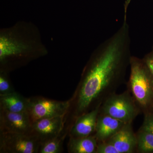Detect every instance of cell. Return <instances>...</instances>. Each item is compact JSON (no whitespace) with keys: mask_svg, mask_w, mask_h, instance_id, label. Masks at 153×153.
<instances>
[{"mask_svg":"<svg viewBox=\"0 0 153 153\" xmlns=\"http://www.w3.org/2000/svg\"><path fill=\"white\" fill-rule=\"evenodd\" d=\"M63 117L41 119L33 124V132L42 141L57 137L63 128Z\"/></svg>","mask_w":153,"mask_h":153,"instance_id":"cell-7","label":"cell"},{"mask_svg":"<svg viewBox=\"0 0 153 153\" xmlns=\"http://www.w3.org/2000/svg\"><path fill=\"white\" fill-rule=\"evenodd\" d=\"M96 153H119L116 148L109 141L100 144L97 148Z\"/></svg>","mask_w":153,"mask_h":153,"instance_id":"cell-16","label":"cell"},{"mask_svg":"<svg viewBox=\"0 0 153 153\" xmlns=\"http://www.w3.org/2000/svg\"><path fill=\"white\" fill-rule=\"evenodd\" d=\"M137 143L140 151L143 152H153V135L143 129L139 134Z\"/></svg>","mask_w":153,"mask_h":153,"instance_id":"cell-14","label":"cell"},{"mask_svg":"<svg viewBox=\"0 0 153 153\" xmlns=\"http://www.w3.org/2000/svg\"><path fill=\"white\" fill-rule=\"evenodd\" d=\"M1 132L30 134L33 132V121L29 112L16 113L1 108Z\"/></svg>","mask_w":153,"mask_h":153,"instance_id":"cell-5","label":"cell"},{"mask_svg":"<svg viewBox=\"0 0 153 153\" xmlns=\"http://www.w3.org/2000/svg\"><path fill=\"white\" fill-rule=\"evenodd\" d=\"M143 129L153 135V115H148L146 117L143 125Z\"/></svg>","mask_w":153,"mask_h":153,"instance_id":"cell-18","label":"cell"},{"mask_svg":"<svg viewBox=\"0 0 153 153\" xmlns=\"http://www.w3.org/2000/svg\"><path fill=\"white\" fill-rule=\"evenodd\" d=\"M124 123L121 121L105 114L97 120L96 137L100 140L111 137L122 128Z\"/></svg>","mask_w":153,"mask_h":153,"instance_id":"cell-8","label":"cell"},{"mask_svg":"<svg viewBox=\"0 0 153 153\" xmlns=\"http://www.w3.org/2000/svg\"><path fill=\"white\" fill-rule=\"evenodd\" d=\"M31 100L15 92L0 95L1 108L12 112H28Z\"/></svg>","mask_w":153,"mask_h":153,"instance_id":"cell-11","label":"cell"},{"mask_svg":"<svg viewBox=\"0 0 153 153\" xmlns=\"http://www.w3.org/2000/svg\"><path fill=\"white\" fill-rule=\"evenodd\" d=\"M109 142L119 153H131L137 143V140L128 128L123 127L111 137Z\"/></svg>","mask_w":153,"mask_h":153,"instance_id":"cell-10","label":"cell"},{"mask_svg":"<svg viewBox=\"0 0 153 153\" xmlns=\"http://www.w3.org/2000/svg\"><path fill=\"white\" fill-rule=\"evenodd\" d=\"M130 82L132 91L137 101L142 105H147L153 94L152 84L146 65L138 59H131Z\"/></svg>","mask_w":153,"mask_h":153,"instance_id":"cell-2","label":"cell"},{"mask_svg":"<svg viewBox=\"0 0 153 153\" xmlns=\"http://www.w3.org/2000/svg\"><path fill=\"white\" fill-rule=\"evenodd\" d=\"M61 149V140L57 137L42 142L39 151L41 153H58Z\"/></svg>","mask_w":153,"mask_h":153,"instance_id":"cell-15","label":"cell"},{"mask_svg":"<svg viewBox=\"0 0 153 153\" xmlns=\"http://www.w3.org/2000/svg\"><path fill=\"white\" fill-rule=\"evenodd\" d=\"M39 139L30 134L1 132V152L35 153L39 151Z\"/></svg>","mask_w":153,"mask_h":153,"instance_id":"cell-3","label":"cell"},{"mask_svg":"<svg viewBox=\"0 0 153 153\" xmlns=\"http://www.w3.org/2000/svg\"><path fill=\"white\" fill-rule=\"evenodd\" d=\"M97 148L95 138L90 136L71 139L68 144L69 152L74 153H95Z\"/></svg>","mask_w":153,"mask_h":153,"instance_id":"cell-12","label":"cell"},{"mask_svg":"<svg viewBox=\"0 0 153 153\" xmlns=\"http://www.w3.org/2000/svg\"><path fill=\"white\" fill-rule=\"evenodd\" d=\"M69 106L68 102L41 99L31 100L28 112L33 123L41 119L64 116Z\"/></svg>","mask_w":153,"mask_h":153,"instance_id":"cell-4","label":"cell"},{"mask_svg":"<svg viewBox=\"0 0 153 153\" xmlns=\"http://www.w3.org/2000/svg\"><path fill=\"white\" fill-rule=\"evenodd\" d=\"M105 114L124 123L131 121L135 114V109L131 100L125 95H117L109 98L104 107Z\"/></svg>","mask_w":153,"mask_h":153,"instance_id":"cell-6","label":"cell"},{"mask_svg":"<svg viewBox=\"0 0 153 153\" xmlns=\"http://www.w3.org/2000/svg\"><path fill=\"white\" fill-rule=\"evenodd\" d=\"M145 63L151 74L153 76V54L147 57Z\"/></svg>","mask_w":153,"mask_h":153,"instance_id":"cell-19","label":"cell"},{"mask_svg":"<svg viewBox=\"0 0 153 153\" xmlns=\"http://www.w3.org/2000/svg\"><path fill=\"white\" fill-rule=\"evenodd\" d=\"M26 49V46L18 44L4 36L0 38V59L12 55L22 53Z\"/></svg>","mask_w":153,"mask_h":153,"instance_id":"cell-13","label":"cell"},{"mask_svg":"<svg viewBox=\"0 0 153 153\" xmlns=\"http://www.w3.org/2000/svg\"><path fill=\"white\" fill-rule=\"evenodd\" d=\"M128 25L124 19L120 30L105 42L82 83L78 108L86 109L109 85L120 68L128 48Z\"/></svg>","mask_w":153,"mask_h":153,"instance_id":"cell-1","label":"cell"},{"mask_svg":"<svg viewBox=\"0 0 153 153\" xmlns=\"http://www.w3.org/2000/svg\"><path fill=\"white\" fill-rule=\"evenodd\" d=\"M98 113L97 108L79 117L71 130L72 135L76 137H87L95 131Z\"/></svg>","mask_w":153,"mask_h":153,"instance_id":"cell-9","label":"cell"},{"mask_svg":"<svg viewBox=\"0 0 153 153\" xmlns=\"http://www.w3.org/2000/svg\"><path fill=\"white\" fill-rule=\"evenodd\" d=\"M14 92L12 90L10 83L5 77H0V95L7 94Z\"/></svg>","mask_w":153,"mask_h":153,"instance_id":"cell-17","label":"cell"}]
</instances>
